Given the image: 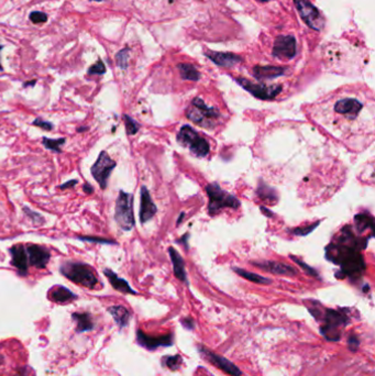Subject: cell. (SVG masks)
I'll return each mask as SVG.
<instances>
[{"mask_svg": "<svg viewBox=\"0 0 375 376\" xmlns=\"http://www.w3.org/2000/svg\"><path fill=\"white\" fill-rule=\"evenodd\" d=\"M317 305L318 306H315L313 303V306L308 307V309L316 320L324 323L320 327L321 334L329 341H339L341 339L342 329L350 321L348 315L345 314V310L326 309L318 303Z\"/></svg>", "mask_w": 375, "mask_h": 376, "instance_id": "obj_1", "label": "cell"}, {"mask_svg": "<svg viewBox=\"0 0 375 376\" xmlns=\"http://www.w3.org/2000/svg\"><path fill=\"white\" fill-rule=\"evenodd\" d=\"M328 260L339 264L341 267V273L339 277L344 278L346 276L359 277L365 269V264L362 260V256L358 252L350 246L347 245H334L331 244L327 249Z\"/></svg>", "mask_w": 375, "mask_h": 376, "instance_id": "obj_2", "label": "cell"}, {"mask_svg": "<svg viewBox=\"0 0 375 376\" xmlns=\"http://www.w3.org/2000/svg\"><path fill=\"white\" fill-rule=\"evenodd\" d=\"M60 272L67 280L86 288L95 289L98 285V278L96 277L92 267L86 263L65 261L61 264Z\"/></svg>", "mask_w": 375, "mask_h": 376, "instance_id": "obj_3", "label": "cell"}, {"mask_svg": "<svg viewBox=\"0 0 375 376\" xmlns=\"http://www.w3.org/2000/svg\"><path fill=\"white\" fill-rule=\"evenodd\" d=\"M331 114L332 118H338L344 123H351L359 118L363 102L358 96L341 95L338 98L331 100Z\"/></svg>", "mask_w": 375, "mask_h": 376, "instance_id": "obj_4", "label": "cell"}, {"mask_svg": "<svg viewBox=\"0 0 375 376\" xmlns=\"http://www.w3.org/2000/svg\"><path fill=\"white\" fill-rule=\"evenodd\" d=\"M206 192L209 197L208 211L211 216L216 215L223 208H239L241 205L240 200L228 192L223 191L217 183L207 185Z\"/></svg>", "mask_w": 375, "mask_h": 376, "instance_id": "obj_5", "label": "cell"}, {"mask_svg": "<svg viewBox=\"0 0 375 376\" xmlns=\"http://www.w3.org/2000/svg\"><path fill=\"white\" fill-rule=\"evenodd\" d=\"M116 222L124 231H130L134 227V215H133V196L131 194L120 191L116 200L115 210Z\"/></svg>", "mask_w": 375, "mask_h": 376, "instance_id": "obj_6", "label": "cell"}, {"mask_svg": "<svg viewBox=\"0 0 375 376\" xmlns=\"http://www.w3.org/2000/svg\"><path fill=\"white\" fill-rule=\"evenodd\" d=\"M187 117L194 123L202 126L203 128H212L215 121L220 117L216 108L208 107L203 99L195 98L192 101V105L187 109Z\"/></svg>", "mask_w": 375, "mask_h": 376, "instance_id": "obj_7", "label": "cell"}, {"mask_svg": "<svg viewBox=\"0 0 375 376\" xmlns=\"http://www.w3.org/2000/svg\"><path fill=\"white\" fill-rule=\"evenodd\" d=\"M177 141L185 147L189 148L192 154L195 155L198 158H204L209 153V144L200 135L192 129L190 126H184L180 129L178 135H177Z\"/></svg>", "mask_w": 375, "mask_h": 376, "instance_id": "obj_8", "label": "cell"}, {"mask_svg": "<svg viewBox=\"0 0 375 376\" xmlns=\"http://www.w3.org/2000/svg\"><path fill=\"white\" fill-rule=\"evenodd\" d=\"M116 166H117V162H115L106 151H101L98 155V159L90 167L92 176L99 184L102 191L107 188L108 179Z\"/></svg>", "mask_w": 375, "mask_h": 376, "instance_id": "obj_9", "label": "cell"}, {"mask_svg": "<svg viewBox=\"0 0 375 376\" xmlns=\"http://www.w3.org/2000/svg\"><path fill=\"white\" fill-rule=\"evenodd\" d=\"M302 19L309 28L321 31L325 27V18L309 0H294Z\"/></svg>", "mask_w": 375, "mask_h": 376, "instance_id": "obj_10", "label": "cell"}, {"mask_svg": "<svg viewBox=\"0 0 375 376\" xmlns=\"http://www.w3.org/2000/svg\"><path fill=\"white\" fill-rule=\"evenodd\" d=\"M197 349H198V352L200 353V355H202L207 362L211 363L212 365H215L219 369H221L222 372L227 373L230 376H241L242 375L241 369L239 368L236 364H234L231 361H229L228 359H226L223 358V356L219 355V354H216L215 352H212L211 350L207 349L204 346H197Z\"/></svg>", "mask_w": 375, "mask_h": 376, "instance_id": "obj_11", "label": "cell"}, {"mask_svg": "<svg viewBox=\"0 0 375 376\" xmlns=\"http://www.w3.org/2000/svg\"><path fill=\"white\" fill-rule=\"evenodd\" d=\"M239 85L242 86L245 90H248L250 94L253 95L258 99L270 100L273 99L282 92V86H267L264 84H254L245 79H236Z\"/></svg>", "mask_w": 375, "mask_h": 376, "instance_id": "obj_12", "label": "cell"}, {"mask_svg": "<svg viewBox=\"0 0 375 376\" xmlns=\"http://www.w3.org/2000/svg\"><path fill=\"white\" fill-rule=\"evenodd\" d=\"M174 335L172 333H167L164 335H150L144 333L142 330L137 331V341L141 347L146 350H157L162 347H171L173 345Z\"/></svg>", "mask_w": 375, "mask_h": 376, "instance_id": "obj_13", "label": "cell"}, {"mask_svg": "<svg viewBox=\"0 0 375 376\" xmlns=\"http://www.w3.org/2000/svg\"><path fill=\"white\" fill-rule=\"evenodd\" d=\"M273 55L280 60H292L296 55V40L293 35H280L275 40Z\"/></svg>", "mask_w": 375, "mask_h": 376, "instance_id": "obj_14", "label": "cell"}, {"mask_svg": "<svg viewBox=\"0 0 375 376\" xmlns=\"http://www.w3.org/2000/svg\"><path fill=\"white\" fill-rule=\"evenodd\" d=\"M28 254V262L31 267L36 269H45L51 258V252L39 244H28L25 245Z\"/></svg>", "mask_w": 375, "mask_h": 376, "instance_id": "obj_15", "label": "cell"}, {"mask_svg": "<svg viewBox=\"0 0 375 376\" xmlns=\"http://www.w3.org/2000/svg\"><path fill=\"white\" fill-rule=\"evenodd\" d=\"M9 253L11 255V265L17 270L18 274L21 276H27L29 274V262L25 245L21 243L12 245L9 250Z\"/></svg>", "mask_w": 375, "mask_h": 376, "instance_id": "obj_16", "label": "cell"}, {"mask_svg": "<svg viewBox=\"0 0 375 376\" xmlns=\"http://www.w3.org/2000/svg\"><path fill=\"white\" fill-rule=\"evenodd\" d=\"M158 208L151 198L150 193L145 186L141 187V206H140V221L145 223L154 217Z\"/></svg>", "mask_w": 375, "mask_h": 376, "instance_id": "obj_17", "label": "cell"}, {"mask_svg": "<svg viewBox=\"0 0 375 376\" xmlns=\"http://www.w3.org/2000/svg\"><path fill=\"white\" fill-rule=\"evenodd\" d=\"M253 264L264 271L271 272V273L277 275L295 276L297 274V271L294 268L281 262H261V263L254 262Z\"/></svg>", "mask_w": 375, "mask_h": 376, "instance_id": "obj_18", "label": "cell"}, {"mask_svg": "<svg viewBox=\"0 0 375 376\" xmlns=\"http://www.w3.org/2000/svg\"><path fill=\"white\" fill-rule=\"evenodd\" d=\"M206 55L208 56L210 60L217 64L219 66L222 67H232L236 64L241 62V57H239L236 54L232 53H220V52H207Z\"/></svg>", "mask_w": 375, "mask_h": 376, "instance_id": "obj_19", "label": "cell"}, {"mask_svg": "<svg viewBox=\"0 0 375 376\" xmlns=\"http://www.w3.org/2000/svg\"><path fill=\"white\" fill-rule=\"evenodd\" d=\"M103 274L107 276L109 282H110L111 284V286L116 290H118L120 291V293H124V294H131V295L137 294V291L131 288V286L129 285V283L126 280H124V278H120L110 269L103 270Z\"/></svg>", "mask_w": 375, "mask_h": 376, "instance_id": "obj_20", "label": "cell"}, {"mask_svg": "<svg viewBox=\"0 0 375 376\" xmlns=\"http://www.w3.org/2000/svg\"><path fill=\"white\" fill-rule=\"evenodd\" d=\"M286 73V68L276 66H255L253 75L257 80H273Z\"/></svg>", "mask_w": 375, "mask_h": 376, "instance_id": "obj_21", "label": "cell"}, {"mask_svg": "<svg viewBox=\"0 0 375 376\" xmlns=\"http://www.w3.org/2000/svg\"><path fill=\"white\" fill-rule=\"evenodd\" d=\"M49 298L54 303L57 304H64L70 300H74L77 298V296L70 291L68 288L64 286H55L50 290Z\"/></svg>", "mask_w": 375, "mask_h": 376, "instance_id": "obj_22", "label": "cell"}, {"mask_svg": "<svg viewBox=\"0 0 375 376\" xmlns=\"http://www.w3.org/2000/svg\"><path fill=\"white\" fill-rule=\"evenodd\" d=\"M169 253H170V256H171L172 263H173L174 274H175V276L178 278L179 281L187 283L186 271H185V263H184L183 257L180 256V254L174 248H170L169 249Z\"/></svg>", "mask_w": 375, "mask_h": 376, "instance_id": "obj_23", "label": "cell"}, {"mask_svg": "<svg viewBox=\"0 0 375 376\" xmlns=\"http://www.w3.org/2000/svg\"><path fill=\"white\" fill-rule=\"evenodd\" d=\"M108 311L120 328H125L130 320V313L124 306H111L108 308Z\"/></svg>", "mask_w": 375, "mask_h": 376, "instance_id": "obj_24", "label": "cell"}, {"mask_svg": "<svg viewBox=\"0 0 375 376\" xmlns=\"http://www.w3.org/2000/svg\"><path fill=\"white\" fill-rule=\"evenodd\" d=\"M73 319L76 321L77 332H85L93 330L95 325L92 316L88 313H74Z\"/></svg>", "mask_w": 375, "mask_h": 376, "instance_id": "obj_25", "label": "cell"}, {"mask_svg": "<svg viewBox=\"0 0 375 376\" xmlns=\"http://www.w3.org/2000/svg\"><path fill=\"white\" fill-rule=\"evenodd\" d=\"M178 69L183 80L197 82L200 79L199 72L191 64H178Z\"/></svg>", "mask_w": 375, "mask_h": 376, "instance_id": "obj_26", "label": "cell"}, {"mask_svg": "<svg viewBox=\"0 0 375 376\" xmlns=\"http://www.w3.org/2000/svg\"><path fill=\"white\" fill-rule=\"evenodd\" d=\"M234 271L236 272L237 274L240 275L241 277L245 278V280H248L250 282H253L255 284H261V285L271 284L270 278H267V277H264V276L257 275L255 273H251V272H248V271L242 270V269H239V268H234Z\"/></svg>", "mask_w": 375, "mask_h": 376, "instance_id": "obj_27", "label": "cell"}, {"mask_svg": "<svg viewBox=\"0 0 375 376\" xmlns=\"http://www.w3.org/2000/svg\"><path fill=\"white\" fill-rule=\"evenodd\" d=\"M66 142L65 138H60V139H49V138H43L42 139V144L45 148L48 150L55 152V153H62V146Z\"/></svg>", "mask_w": 375, "mask_h": 376, "instance_id": "obj_28", "label": "cell"}, {"mask_svg": "<svg viewBox=\"0 0 375 376\" xmlns=\"http://www.w3.org/2000/svg\"><path fill=\"white\" fill-rule=\"evenodd\" d=\"M354 221L357 223V228L361 232L366 228H372L373 219L367 215H357L354 218Z\"/></svg>", "mask_w": 375, "mask_h": 376, "instance_id": "obj_29", "label": "cell"}, {"mask_svg": "<svg viewBox=\"0 0 375 376\" xmlns=\"http://www.w3.org/2000/svg\"><path fill=\"white\" fill-rule=\"evenodd\" d=\"M22 210L25 213V216H27L31 220L32 223H33L34 225H41V224H43L45 222V219L40 215V213L34 211V210L30 209L29 207L23 206L22 207Z\"/></svg>", "mask_w": 375, "mask_h": 376, "instance_id": "obj_30", "label": "cell"}, {"mask_svg": "<svg viewBox=\"0 0 375 376\" xmlns=\"http://www.w3.org/2000/svg\"><path fill=\"white\" fill-rule=\"evenodd\" d=\"M122 118H124V121H125L126 130H127V134L128 135H134L135 133H137L139 131L140 125L133 118H131L130 116L124 115V117H122Z\"/></svg>", "mask_w": 375, "mask_h": 376, "instance_id": "obj_31", "label": "cell"}, {"mask_svg": "<svg viewBox=\"0 0 375 376\" xmlns=\"http://www.w3.org/2000/svg\"><path fill=\"white\" fill-rule=\"evenodd\" d=\"M163 364H165L166 367H169L171 371H176L182 364V358L179 355L166 356L165 359H163Z\"/></svg>", "mask_w": 375, "mask_h": 376, "instance_id": "obj_32", "label": "cell"}, {"mask_svg": "<svg viewBox=\"0 0 375 376\" xmlns=\"http://www.w3.org/2000/svg\"><path fill=\"white\" fill-rule=\"evenodd\" d=\"M76 239L81 240V241H85V242H93V243H99V244H117V242L114 241V240H109V239H103V238H97V237H89V236H81V237H76Z\"/></svg>", "mask_w": 375, "mask_h": 376, "instance_id": "obj_33", "label": "cell"}, {"mask_svg": "<svg viewBox=\"0 0 375 376\" xmlns=\"http://www.w3.org/2000/svg\"><path fill=\"white\" fill-rule=\"evenodd\" d=\"M88 75H102L106 73V66L101 60L97 61L94 65L90 66L87 70Z\"/></svg>", "mask_w": 375, "mask_h": 376, "instance_id": "obj_34", "label": "cell"}, {"mask_svg": "<svg viewBox=\"0 0 375 376\" xmlns=\"http://www.w3.org/2000/svg\"><path fill=\"white\" fill-rule=\"evenodd\" d=\"M128 56H129V50H121L119 53L116 55V60H117L118 66L121 69H126L128 66Z\"/></svg>", "mask_w": 375, "mask_h": 376, "instance_id": "obj_35", "label": "cell"}, {"mask_svg": "<svg viewBox=\"0 0 375 376\" xmlns=\"http://www.w3.org/2000/svg\"><path fill=\"white\" fill-rule=\"evenodd\" d=\"M30 20L38 24V23H44L48 21V15L44 14L42 11H33L30 14Z\"/></svg>", "mask_w": 375, "mask_h": 376, "instance_id": "obj_36", "label": "cell"}, {"mask_svg": "<svg viewBox=\"0 0 375 376\" xmlns=\"http://www.w3.org/2000/svg\"><path fill=\"white\" fill-rule=\"evenodd\" d=\"M257 193H258V195H260V197L263 198V199H265V198L273 199V200H276L277 199V197L275 195V193L273 191H271L270 188L267 187V186H263V185H262V187L260 186Z\"/></svg>", "mask_w": 375, "mask_h": 376, "instance_id": "obj_37", "label": "cell"}, {"mask_svg": "<svg viewBox=\"0 0 375 376\" xmlns=\"http://www.w3.org/2000/svg\"><path fill=\"white\" fill-rule=\"evenodd\" d=\"M32 125L38 128H41L45 131H51V130H53V128H54L53 123L50 121H45L42 118H36L35 120H33V122H32Z\"/></svg>", "mask_w": 375, "mask_h": 376, "instance_id": "obj_38", "label": "cell"}, {"mask_svg": "<svg viewBox=\"0 0 375 376\" xmlns=\"http://www.w3.org/2000/svg\"><path fill=\"white\" fill-rule=\"evenodd\" d=\"M360 347V340L357 334H351L348 338V348L351 352H357Z\"/></svg>", "mask_w": 375, "mask_h": 376, "instance_id": "obj_39", "label": "cell"}, {"mask_svg": "<svg viewBox=\"0 0 375 376\" xmlns=\"http://www.w3.org/2000/svg\"><path fill=\"white\" fill-rule=\"evenodd\" d=\"M319 224V222H316L315 224H312V225H307V227H303V228H297V229H294L293 230V233L294 235H297V236H306V235H309L310 232H312L313 230H315L317 228V225Z\"/></svg>", "mask_w": 375, "mask_h": 376, "instance_id": "obj_40", "label": "cell"}, {"mask_svg": "<svg viewBox=\"0 0 375 376\" xmlns=\"http://www.w3.org/2000/svg\"><path fill=\"white\" fill-rule=\"evenodd\" d=\"M290 257H292V258H293V261H294L295 263H297V264H298V265H301V267L303 268V270H304V271H306V273H307V274L312 275V276H315V277H317V276H318V274H317V272H316L315 270H313L312 268H309L307 264L303 263V262H302V261H299V260H298V258H297V257H294V256H290Z\"/></svg>", "mask_w": 375, "mask_h": 376, "instance_id": "obj_41", "label": "cell"}, {"mask_svg": "<svg viewBox=\"0 0 375 376\" xmlns=\"http://www.w3.org/2000/svg\"><path fill=\"white\" fill-rule=\"evenodd\" d=\"M180 322H182L183 327L186 328L187 330H193L195 328V321H194V319L191 318V317H185V318L180 320Z\"/></svg>", "mask_w": 375, "mask_h": 376, "instance_id": "obj_42", "label": "cell"}, {"mask_svg": "<svg viewBox=\"0 0 375 376\" xmlns=\"http://www.w3.org/2000/svg\"><path fill=\"white\" fill-rule=\"evenodd\" d=\"M77 184H79V180L77 179H69L66 181V183L59 185V188L62 191H65V190H68V188H74Z\"/></svg>", "mask_w": 375, "mask_h": 376, "instance_id": "obj_43", "label": "cell"}, {"mask_svg": "<svg viewBox=\"0 0 375 376\" xmlns=\"http://www.w3.org/2000/svg\"><path fill=\"white\" fill-rule=\"evenodd\" d=\"M83 191L85 192L87 195H92V194L94 193V187L90 185L89 183H84L83 185Z\"/></svg>", "mask_w": 375, "mask_h": 376, "instance_id": "obj_44", "label": "cell"}, {"mask_svg": "<svg viewBox=\"0 0 375 376\" xmlns=\"http://www.w3.org/2000/svg\"><path fill=\"white\" fill-rule=\"evenodd\" d=\"M14 376H28V371H27V368H25V367L19 368L18 371H17V373H16Z\"/></svg>", "mask_w": 375, "mask_h": 376, "instance_id": "obj_45", "label": "cell"}, {"mask_svg": "<svg viewBox=\"0 0 375 376\" xmlns=\"http://www.w3.org/2000/svg\"><path fill=\"white\" fill-rule=\"evenodd\" d=\"M261 210L265 213V216H268V217H272L273 216V213L271 212V211H269L267 208H264V207H261Z\"/></svg>", "mask_w": 375, "mask_h": 376, "instance_id": "obj_46", "label": "cell"}, {"mask_svg": "<svg viewBox=\"0 0 375 376\" xmlns=\"http://www.w3.org/2000/svg\"><path fill=\"white\" fill-rule=\"evenodd\" d=\"M36 81H31V82H25L23 84V87H28V86H34Z\"/></svg>", "mask_w": 375, "mask_h": 376, "instance_id": "obj_47", "label": "cell"}, {"mask_svg": "<svg viewBox=\"0 0 375 376\" xmlns=\"http://www.w3.org/2000/svg\"><path fill=\"white\" fill-rule=\"evenodd\" d=\"M89 130L88 127H79L77 128V132H86Z\"/></svg>", "mask_w": 375, "mask_h": 376, "instance_id": "obj_48", "label": "cell"}, {"mask_svg": "<svg viewBox=\"0 0 375 376\" xmlns=\"http://www.w3.org/2000/svg\"><path fill=\"white\" fill-rule=\"evenodd\" d=\"M2 50H3V45H0V51H2ZM0 70H4V67L2 65V63H0Z\"/></svg>", "mask_w": 375, "mask_h": 376, "instance_id": "obj_49", "label": "cell"}, {"mask_svg": "<svg viewBox=\"0 0 375 376\" xmlns=\"http://www.w3.org/2000/svg\"><path fill=\"white\" fill-rule=\"evenodd\" d=\"M257 2H260V3H268V2H270V0H257Z\"/></svg>", "mask_w": 375, "mask_h": 376, "instance_id": "obj_50", "label": "cell"}, {"mask_svg": "<svg viewBox=\"0 0 375 376\" xmlns=\"http://www.w3.org/2000/svg\"><path fill=\"white\" fill-rule=\"evenodd\" d=\"M3 359H4V358H3V355L0 354V364H2V363H3Z\"/></svg>", "mask_w": 375, "mask_h": 376, "instance_id": "obj_51", "label": "cell"}]
</instances>
